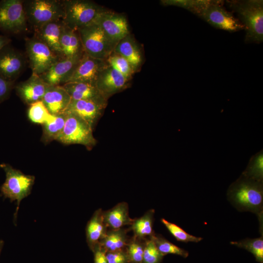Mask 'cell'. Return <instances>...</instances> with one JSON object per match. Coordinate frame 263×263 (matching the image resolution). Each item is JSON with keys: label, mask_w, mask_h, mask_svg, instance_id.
I'll use <instances>...</instances> for the list:
<instances>
[{"label": "cell", "mask_w": 263, "mask_h": 263, "mask_svg": "<svg viewBox=\"0 0 263 263\" xmlns=\"http://www.w3.org/2000/svg\"><path fill=\"white\" fill-rule=\"evenodd\" d=\"M222 0H177L175 6L196 15L215 28L230 33L244 30L233 13L226 10Z\"/></svg>", "instance_id": "6da1fadb"}, {"label": "cell", "mask_w": 263, "mask_h": 263, "mask_svg": "<svg viewBox=\"0 0 263 263\" xmlns=\"http://www.w3.org/2000/svg\"><path fill=\"white\" fill-rule=\"evenodd\" d=\"M227 197L238 210L256 214L263 225V182L248 178L241 174L229 187Z\"/></svg>", "instance_id": "7a4b0ae2"}, {"label": "cell", "mask_w": 263, "mask_h": 263, "mask_svg": "<svg viewBox=\"0 0 263 263\" xmlns=\"http://www.w3.org/2000/svg\"><path fill=\"white\" fill-rule=\"evenodd\" d=\"M228 7L235 13L245 31L246 43L260 44L263 41V1L226 0Z\"/></svg>", "instance_id": "3957f363"}, {"label": "cell", "mask_w": 263, "mask_h": 263, "mask_svg": "<svg viewBox=\"0 0 263 263\" xmlns=\"http://www.w3.org/2000/svg\"><path fill=\"white\" fill-rule=\"evenodd\" d=\"M24 8L28 25L35 31L47 23L63 20V0H31L24 1Z\"/></svg>", "instance_id": "277c9868"}, {"label": "cell", "mask_w": 263, "mask_h": 263, "mask_svg": "<svg viewBox=\"0 0 263 263\" xmlns=\"http://www.w3.org/2000/svg\"><path fill=\"white\" fill-rule=\"evenodd\" d=\"M65 25L75 30L94 22L106 9L95 2L88 0H63Z\"/></svg>", "instance_id": "5b68a950"}, {"label": "cell", "mask_w": 263, "mask_h": 263, "mask_svg": "<svg viewBox=\"0 0 263 263\" xmlns=\"http://www.w3.org/2000/svg\"><path fill=\"white\" fill-rule=\"evenodd\" d=\"M5 173V180L2 185L0 191L4 197L16 201L17 215L20 202L31 193L35 177L33 175L22 173L8 164L0 165Z\"/></svg>", "instance_id": "8992f818"}, {"label": "cell", "mask_w": 263, "mask_h": 263, "mask_svg": "<svg viewBox=\"0 0 263 263\" xmlns=\"http://www.w3.org/2000/svg\"><path fill=\"white\" fill-rule=\"evenodd\" d=\"M77 31L84 53L91 57L106 60L113 52L115 46L95 22Z\"/></svg>", "instance_id": "52a82bcc"}, {"label": "cell", "mask_w": 263, "mask_h": 263, "mask_svg": "<svg viewBox=\"0 0 263 263\" xmlns=\"http://www.w3.org/2000/svg\"><path fill=\"white\" fill-rule=\"evenodd\" d=\"M66 114L63 129L56 140L64 144H80L90 150L97 141L93 135V129L85 120L71 113Z\"/></svg>", "instance_id": "ba28073f"}, {"label": "cell", "mask_w": 263, "mask_h": 263, "mask_svg": "<svg viewBox=\"0 0 263 263\" xmlns=\"http://www.w3.org/2000/svg\"><path fill=\"white\" fill-rule=\"evenodd\" d=\"M21 0L0 1V29L14 34L26 32L28 23Z\"/></svg>", "instance_id": "9c48e42d"}, {"label": "cell", "mask_w": 263, "mask_h": 263, "mask_svg": "<svg viewBox=\"0 0 263 263\" xmlns=\"http://www.w3.org/2000/svg\"><path fill=\"white\" fill-rule=\"evenodd\" d=\"M25 47L32 74L38 75L45 73L62 57L35 36L26 39Z\"/></svg>", "instance_id": "30bf717a"}, {"label": "cell", "mask_w": 263, "mask_h": 263, "mask_svg": "<svg viewBox=\"0 0 263 263\" xmlns=\"http://www.w3.org/2000/svg\"><path fill=\"white\" fill-rule=\"evenodd\" d=\"M94 22L101 27L115 47L120 40L130 34L126 17L123 14L110 10L106 9L102 12Z\"/></svg>", "instance_id": "8fae6325"}, {"label": "cell", "mask_w": 263, "mask_h": 263, "mask_svg": "<svg viewBox=\"0 0 263 263\" xmlns=\"http://www.w3.org/2000/svg\"><path fill=\"white\" fill-rule=\"evenodd\" d=\"M107 65L106 60L92 57L84 52L67 82H77L95 84L99 73Z\"/></svg>", "instance_id": "7c38bea8"}, {"label": "cell", "mask_w": 263, "mask_h": 263, "mask_svg": "<svg viewBox=\"0 0 263 263\" xmlns=\"http://www.w3.org/2000/svg\"><path fill=\"white\" fill-rule=\"evenodd\" d=\"M129 81L108 64L99 73L95 86L107 99L128 87Z\"/></svg>", "instance_id": "4fadbf2b"}, {"label": "cell", "mask_w": 263, "mask_h": 263, "mask_svg": "<svg viewBox=\"0 0 263 263\" xmlns=\"http://www.w3.org/2000/svg\"><path fill=\"white\" fill-rule=\"evenodd\" d=\"M83 54L73 57L61 58L39 76L50 86L62 85L67 83Z\"/></svg>", "instance_id": "5bb4252c"}, {"label": "cell", "mask_w": 263, "mask_h": 263, "mask_svg": "<svg viewBox=\"0 0 263 263\" xmlns=\"http://www.w3.org/2000/svg\"><path fill=\"white\" fill-rule=\"evenodd\" d=\"M7 46L0 50V75L15 82L24 69L26 60L22 53Z\"/></svg>", "instance_id": "9a60e30c"}, {"label": "cell", "mask_w": 263, "mask_h": 263, "mask_svg": "<svg viewBox=\"0 0 263 263\" xmlns=\"http://www.w3.org/2000/svg\"><path fill=\"white\" fill-rule=\"evenodd\" d=\"M50 86L39 75L32 74L28 79L17 84L15 89L20 99L30 105L41 100Z\"/></svg>", "instance_id": "2e32d148"}, {"label": "cell", "mask_w": 263, "mask_h": 263, "mask_svg": "<svg viewBox=\"0 0 263 263\" xmlns=\"http://www.w3.org/2000/svg\"><path fill=\"white\" fill-rule=\"evenodd\" d=\"M107 106L90 100L71 101L64 113H74L88 123L94 129Z\"/></svg>", "instance_id": "e0dca14e"}, {"label": "cell", "mask_w": 263, "mask_h": 263, "mask_svg": "<svg viewBox=\"0 0 263 263\" xmlns=\"http://www.w3.org/2000/svg\"><path fill=\"white\" fill-rule=\"evenodd\" d=\"M74 100H90L107 106L108 100L100 92L95 84L70 82L62 85Z\"/></svg>", "instance_id": "ac0fdd59"}, {"label": "cell", "mask_w": 263, "mask_h": 263, "mask_svg": "<svg viewBox=\"0 0 263 263\" xmlns=\"http://www.w3.org/2000/svg\"><path fill=\"white\" fill-rule=\"evenodd\" d=\"M64 24L63 20H55L44 24L34 31L35 37L61 57L60 39Z\"/></svg>", "instance_id": "d6986e66"}, {"label": "cell", "mask_w": 263, "mask_h": 263, "mask_svg": "<svg viewBox=\"0 0 263 263\" xmlns=\"http://www.w3.org/2000/svg\"><path fill=\"white\" fill-rule=\"evenodd\" d=\"M71 98L62 85L50 86L42 101L51 114L64 113L67 110Z\"/></svg>", "instance_id": "ffe728a7"}, {"label": "cell", "mask_w": 263, "mask_h": 263, "mask_svg": "<svg viewBox=\"0 0 263 263\" xmlns=\"http://www.w3.org/2000/svg\"><path fill=\"white\" fill-rule=\"evenodd\" d=\"M113 52L125 58L134 73L140 68L143 61L142 53L138 45L130 34L116 45Z\"/></svg>", "instance_id": "44dd1931"}, {"label": "cell", "mask_w": 263, "mask_h": 263, "mask_svg": "<svg viewBox=\"0 0 263 263\" xmlns=\"http://www.w3.org/2000/svg\"><path fill=\"white\" fill-rule=\"evenodd\" d=\"M103 218L105 225L109 229L130 226L133 220L129 216L128 204L125 202H120L107 210H103Z\"/></svg>", "instance_id": "7402d4cb"}, {"label": "cell", "mask_w": 263, "mask_h": 263, "mask_svg": "<svg viewBox=\"0 0 263 263\" xmlns=\"http://www.w3.org/2000/svg\"><path fill=\"white\" fill-rule=\"evenodd\" d=\"M60 45L63 57H73L82 55V48L77 31L67 26L62 28Z\"/></svg>", "instance_id": "603a6c76"}, {"label": "cell", "mask_w": 263, "mask_h": 263, "mask_svg": "<svg viewBox=\"0 0 263 263\" xmlns=\"http://www.w3.org/2000/svg\"><path fill=\"white\" fill-rule=\"evenodd\" d=\"M107 229L103 221V210L97 209L88 222L86 227L87 243L91 250L99 244Z\"/></svg>", "instance_id": "cb8c5ba5"}, {"label": "cell", "mask_w": 263, "mask_h": 263, "mask_svg": "<svg viewBox=\"0 0 263 263\" xmlns=\"http://www.w3.org/2000/svg\"><path fill=\"white\" fill-rule=\"evenodd\" d=\"M127 232L128 230L124 228H108L99 241V244L105 252H112L124 249L129 239Z\"/></svg>", "instance_id": "d4e9b609"}, {"label": "cell", "mask_w": 263, "mask_h": 263, "mask_svg": "<svg viewBox=\"0 0 263 263\" xmlns=\"http://www.w3.org/2000/svg\"><path fill=\"white\" fill-rule=\"evenodd\" d=\"M154 212L153 209H150L142 216L133 220L130 229L132 231L134 237L146 239L154 234L153 230Z\"/></svg>", "instance_id": "484cf974"}, {"label": "cell", "mask_w": 263, "mask_h": 263, "mask_svg": "<svg viewBox=\"0 0 263 263\" xmlns=\"http://www.w3.org/2000/svg\"><path fill=\"white\" fill-rule=\"evenodd\" d=\"M66 118V114L65 113L53 115L51 119L42 125L41 140L43 142L46 144L56 140L63 129Z\"/></svg>", "instance_id": "4316f807"}, {"label": "cell", "mask_w": 263, "mask_h": 263, "mask_svg": "<svg viewBox=\"0 0 263 263\" xmlns=\"http://www.w3.org/2000/svg\"><path fill=\"white\" fill-rule=\"evenodd\" d=\"M232 245L244 249L250 252L257 262L263 263V236L258 238H246L238 241H232Z\"/></svg>", "instance_id": "83f0119b"}, {"label": "cell", "mask_w": 263, "mask_h": 263, "mask_svg": "<svg viewBox=\"0 0 263 263\" xmlns=\"http://www.w3.org/2000/svg\"><path fill=\"white\" fill-rule=\"evenodd\" d=\"M146 239L134 236L129 239L125 248L128 263H142Z\"/></svg>", "instance_id": "f1b7e54d"}, {"label": "cell", "mask_w": 263, "mask_h": 263, "mask_svg": "<svg viewBox=\"0 0 263 263\" xmlns=\"http://www.w3.org/2000/svg\"><path fill=\"white\" fill-rule=\"evenodd\" d=\"M242 175L253 180L263 182V153L262 150L251 158L247 168Z\"/></svg>", "instance_id": "f546056e"}, {"label": "cell", "mask_w": 263, "mask_h": 263, "mask_svg": "<svg viewBox=\"0 0 263 263\" xmlns=\"http://www.w3.org/2000/svg\"><path fill=\"white\" fill-rule=\"evenodd\" d=\"M153 240L158 250L164 256L167 254H174L187 258L188 253L170 242L160 235L154 234L150 237Z\"/></svg>", "instance_id": "4dcf8cb0"}, {"label": "cell", "mask_w": 263, "mask_h": 263, "mask_svg": "<svg viewBox=\"0 0 263 263\" xmlns=\"http://www.w3.org/2000/svg\"><path fill=\"white\" fill-rule=\"evenodd\" d=\"M29 119L33 123L43 125L53 116L42 100L35 102L29 105L28 111Z\"/></svg>", "instance_id": "1f68e13d"}, {"label": "cell", "mask_w": 263, "mask_h": 263, "mask_svg": "<svg viewBox=\"0 0 263 263\" xmlns=\"http://www.w3.org/2000/svg\"><path fill=\"white\" fill-rule=\"evenodd\" d=\"M107 63L130 80L134 73L129 62L121 55L113 52L106 59Z\"/></svg>", "instance_id": "d6a6232c"}, {"label": "cell", "mask_w": 263, "mask_h": 263, "mask_svg": "<svg viewBox=\"0 0 263 263\" xmlns=\"http://www.w3.org/2000/svg\"><path fill=\"white\" fill-rule=\"evenodd\" d=\"M161 221L170 234L178 241L185 243H198L203 240L202 237H196L189 234L177 225L171 223L164 218L161 219Z\"/></svg>", "instance_id": "836d02e7"}, {"label": "cell", "mask_w": 263, "mask_h": 263, "mask_svg": "<svg viewBox=\"0 0 263 263\" xmlns=\"http://www.w3.org/2000/svg\"><path fill=\"white\" fill-rule=\"evenodd\" d=\"M164 256L151 237L146 239L142 263H160Z\"/></svg>", "instance_id": "e575fe53"}, {"label": "cell", "mask_w": 263, "mask_h": 263, "mask_svg": "<svg viewBox=\"0 0 263 263\" xmlns=\"http://www.w3.org/2000/svg\"><path fill=\"white\" fill-rule=\"evenodd\" d=\"M105 256L108 263H128L125 249L112 252H106Z\"/></svg>", "instance_id": "d590c367"}, {"label": "cell", "mask_w": 263, "mask_h": 263, "mask_svg": "<svg viewBox=\"0 0 263 263\" xmlns=\"http://www.w3.org/2000/svg\"><path fill=\"white\" fill-rule=\"evenodd\" d=\"M14 81H9L0 75V103L9 95Z\"/></svg>", "instance_id": "8d00e7d4"}, {"label": "cell", "mask_w": 263, "mask_h": 263, "mask_svg": "<svg viewBox=\"0 0 263 263\" xmlns=\"http://www.w3.org/2000/svg\"><path fill=\"white\" fill-rule=\"evenodd\" d=\"M92 251L94 253V263H108L105 256L106 252L99 244Z\"/></svg>", "instance_id": "74e56055"}, {"label": "cell", "mask_w": 263, "mask_h": 263, "mask_svg": "<svg viewBox=\"0 0 263 263\" xmlns=\"http://www.w3.org/2000/svg\"><path fill=\"white\" fill-rule=\"evenodd\" d=\"M11 40V39L7 37L0 35V50L7 46Z\"/></svg>", "instance_id": "f35d334b"}, {"label": "cell", "mask_w": 263, "mask_h": 263, "mask_svg": "<svg viewBox=\"0 0 263 263\" xmlns=\"http://www.w3.org/2000/svg\"><path fill=\"white\" fill-rule=\"evenodd\" d=\"M3 242L2 240H0V255L3 247Z\"/></svg>", "instance_id": "ab89813d"}]
</instances>
